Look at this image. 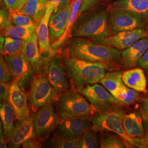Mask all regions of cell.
<instances>
[{"label":"cell","mask_w":148,"mask_h":148,"mask_svg":"<svg viewBox=\"0 0 148 148\" xmlns=\"http://www.w3.org/2000/svg\"><path fill=\"white\" fill-rule=\"evenodd\" d=\"M54 10V7H47L45 15L36 28L38 44L41 54H51L53 51L50 43L48 23Z\"/></svg>","instance_id":"cell-19"},{"label":"cell","mask_w":148,"mask_h":148,"mask_svg":"<svg viewBox=\"0 0 148 148\" xmlns=\"http://www.w3.org/2000/svg\"><path fill=\"white\" fill-rule=\"evenodd\" d=\"M56 110L60 119L92 117L97 113L90 103L75 88H70L59 96Z\"/></svg>","instance_id":"cell-3"},{"label":"cell","mask_w":148,"mask_h":148,"mask_svg":"<svg viewBox=\"0 0 148 148\" xmlns=\"http://www.w3.org/2000/svg\"><path fill=\"white\" fill-rule=\"evenodd\" d=\"M66 73L74 88L80 92L87 86L100 82L111 65L95 63L71 56L62 58Z\"/></svg>","instance_id":"cell-1"},{"label":"cell","mask_w":148,"mask_h":148,"mask_svg":"<svg viewBox=\"0 0 148 148\" xmlns=\"http://www.w3.org/2000/svg\"><path fill=\"white\" fill-rule=\"evenodd\" d=\"M82 0H73L71 1L72 2V8L70 13V16L69 18V21L68 23V25L63 35L59 40L58 42L57 43L56 48L58 47L61 44L65 41L68 38L71 37V30L73 27L76 21L77 20L79 16V9L81 5Z\"/></svg>","instance_id":"cell-28"},{"label":"cell","mask_w":148,"mask_h":148,"mask_svg":"<svg viewBox=\"0 0 148 148\" xmlns=\"http://www.w3.org/2000/svg\"><path fill=\"white\" fill-rule=\"evenodd\" d=\"M0 117L2 123L4 136L8 143L14 127L15 115L13 108L7 101L0 104Z\"/></svg>","instance_id":"cell-23"},{"label":"cell","mask_w":148,"mask_h":148,"mask_svg":"<svg viewBox=\"0 0 148 148\" xmlns=\"http://www.w3.org/2000/svg\"><path fill=\"white\" fill-rule=\"evenodd\" d=\"M148 48V36L144 37L131 46L124 49L121 53L122 63L126 69H132Z\"/></svg>","instance_id":"cell-18"},{"label":"cell","mask_w":148,"mask_h":148,"mask_svg":"<svg viewBox=\"0 0 148 148\" xmlns=\"http://www.w3.org/2000/svg\"><path fill=\"white\" fill-rule=\"evenodd\" d=\"M71 2L70 0H48L47 7H54L53 12H56L66 7Z\"/></svg>","instance_id":"cell-36"},{"label":"cell","mask_w":148,"mask_h":148,"mask_svg":"<svg viewBox=\"0 0 148 148\" xmlns=\"http://www.w3.org/2000/svg\"><path fill=\"white\" fill-rule=\"evenodd\" d=\"M10 84L5 83L0 81V104L7 101Z\"/></svg>","instance_id":"cell-39"},{"label":"cell","mask_w":148,"mask_h":148,"mask_svg":"<svg viewBox=\"0 0 148 148\" xmlns=\"http://www.w3.org/2000/svg\"><path fill=\"white\" fill-rule=\"evenodd\" d=\"M70 1H73V0H70Z\"/></svg>","instance_id":"cell-50"},{"label":"cell","mask_w":148,"mask_h":148,"mask_svg":"<svg viewBox=\"0 0 148 148\" xmlns=\"http://www.w3.org/2000/svg\"><path fill=\"white\" fill-rule=\"evenodd\" d=\"M125 115V112L121 108L115 106L106 111L99 112L91 117L93 122L92 128L98 132L110 131L115 133L127 143L133 145L134 138L127 135L122 125V120Z\"/></svg>","instance_id":"cell-5"},{"label":"cell","mask_w":148,"mask_h":148,"mask_svg":"<svg viewBox=\"0 0 148 148\" xmlns=\"http://www.w3.org/2000/svg\"><path fill=\"white\" fill-rule=\"evenodd\" d=\"M68 51L71 57L91 62L112 65L121 62V53L119 50L84 38L73 37L71 39Z\"/></svg>","instance_id":"cell-2"},{"label":"cell","mask_w":148,"mask_h":148,"mask_svg":"<svg viewBox=\"0 0 148 148\" xmlns=\"http://www.w3.org/2000/svg\"><path fill=\"white\" fill-rule=\"evenodd\" d=\"M122 80L130 88L139 92H147V79L144 70L141 68L131 69L123 72L122 74Z\"/></svg>","instance_id":"cell-21"},{"label":"cell","mask_w":148,"mask_h":148,"mask_svg":"<svg viewBox=\"0 0 148 148\" xmlns=\"http://www.w3.org/2000/svg\"><path fill=\"white\" fill-rule=\"evenodd\" d=\"M68 77L62 58L58 55L54 56L48 65L47 79L59 95L69 89Z\"/></svg>","instance_id":"cell-13"},{"label":"cell","mask_w":148,"mask_h":148,"mask_svg":"<svg viewBox=\"0 0 148 148\" xmlns=\"http://www.w3.org/2000/svg\"><path fill=\"white\" fill-rule=\"evenodd\" d=\"M99 1V0H82L79 13V16L86 12L90 10Z\"/></svg>","instance_id":"cell-37"},{"label":"cell","mask_w":148,"mask_h":148,"mask_svg":"<svg viewBox=\"0 0 148 148\" xmlns=\"http://www.w3.org/2000/svg\"><path fill=\"white\" fill-rule=\"evenodd\" d=\"M7 101L13 108L17 121H21L30 116V109L27 97L20 88L16 80H14L10 84Z\"/></svg>","instance_id":"cell-12"},{"label":"cell","mask_w":148,"mask_h":148,"mask_svg":"<svg viewBox=\"0 0 148 148\" xmlns=\"http://www.w3.org/2000/svg\"><path fill=\"white\" fill-rule=\"evenodd\" d=\"M2 7V5H1V3H0V8Z\"/></svg>","instance_id":"cell-47"},{"label":"cell","mask_w":148,"mask_h":148,"mask_svg":"<svg viewBox=\"0 0 148 148\" xmlns=\"http://www.w3.org/2000/svg\"><path fill=\"white\" fill-rule=\"evenodd\" d=\"M111 7L132 11L145 21H148V0H117L112 3Z\"/></svg>","instance_id":"cell-22"},{"label":"cell","mask_w":148,"mask_h":148,"mask_svg":"<svg viewBox=\"0 0 148 148\" xmlns=\"http://www.w3.org/2000/svg\"><path fill=\"white\" fill-rule=\"evenodd\" d=\"M142 99L140 102V114L143 119L144 126L146 131L148 133V92Z\"/></svg>","instance_id":"cell-35"},{"label":"cell","mask_w":148,"mask_h":148,"mask_svg":"<svg viewBox=\"0 0 148 148\" xmlns=\"http://www.w3.org/2000/svg\"><path fill=\"white\" fill-rule=\"evenodd\" d=\"M98 131L93 128L86 131L79 138V148H99L100 138Z\"/></svg>","instance_id":"cell-31"},{"label":"cell","mask_w":148,"mask_h":148,"mask_svg":"<svg viewBox=\"0 0 148 148\" xmlns=\"http://www.w3.org/2000/svg\"><path fill=\"white\" fill-rule=\"evenodd\" d=\"M122 125L127 135L132 138L144 137L148 133L145 130L142 117L138 111L125 114Z\"/></svg>","instance_id":"cell-20"},{"label":"cell","mask_w":148,"mask_h":148,"mask_svg":"<svg viewBox=\"0 0 148 148\" xmlns=\"http://www.w3.org/2000/svg\"><path fill=\"white\" fill-rule=\"evenodd\" d=\"M21 147L23 148H41V147L37 138L33 137L27 139L24 143H23Z\"/></svg>","instance_id":"cell-40"},{"label":"cell","mask_w":148,"mask_h":148,"mask_svg":"<svg viewBox=\"0 0 148 148\" xmlns=\"http://www.w3.org/2000/svg\"><path fill=\"white\" fill-rule=\"evenodd\" d=\"M145 21L132 11L114 8L109 16V28L112 35L119 32L142 28Z\"/></svg>","instance_id":"cell-9"},{"label":"cell","mask_w":148,"mask_h":148,"mask_svg":"<svg viewBox=\"0 0 148 148\" xmlns=\"http://www.w3.org/2000/svg\"><path fill=\"white\" fill-rule=\"evenodd\" d=\"M27 93L29 106L34 112L43 106L52 104L59 96L49 82L47 77L43 75L35 77Z\"/></svg>","instance_id":"cell-6"},{"label":"cell","mask_w":148,"mask_h":148,"mask_svg":"<svg viewBox=\"0 0 148 148\" xmlns=\"http://www.w3.org/2000/svg\"><path fill=\"white\" fill-rule=\"evenodd\" d=\"M79 138H64L54 134V137L47 144V146L50 148H79Z\"/></svg>","instance_id":"cell-33"},{"label":"cell","mask_w":148,"mask_h":148,"mask_svg":"<svg viewBox=\"0 0 148 148\" xmlns=\"http://www.w3.org/2000/svg\"><path fill=\"white\" fill-rule=\"evenodd\" d=\"M37 27H23L13 25L8 19L5 27L0 32L5 36H13L24 40L31 37L36 32Z\"/></svg>","instance_id":"cell-26"},{"label":"cell","mask_w":148,"mask_h":148,"mask_svg":"<svg viewBox=\"0 0 148 148\" xmlns=\"http://www.w3.org/2000/svg\"><path fill=\"white\" fill-rule=\"evenodd\" d=\"M48 0H28L21 12L30 16L38 25L46 10Z\"/></svg>","instance_id":"cell-24"},{"label":"cell","mask_w":148,"mask_h":148,"mask_svg":"<svg viewBox=\"0 0 148 148\" xmlns=\"http://www.w3.org/2000/svg\"><path fill=\"white\" fill-rule=\"evenodd\" d=\"M93 128L91 117H74L60 119L54 134L60 137L79 138L84 133Z\"/></svg>","instance_id":"cell-10"},{"label":"cell","mask_w":148,"mask_h":148,"mask_svg":"<svg viewBox=\"0 0 148 148\" xmlns=\"http://www.w3.org/2000/svg\"><path fill=\"white\" fill-rule=\"evenodd\" d=\"M115 98L118 104L130 106L137 101L139 93L137 90L130 88L124 84Z\"/></svg>","instance_id":"cell-30"},{"label":"cell","mask_w":148,"mask_h":148,"mask_svg":"<svg viewBox=\"0 0 148 148\" xmlns=\"http://www.w3.org/2000/svg\"><path fill=\"white\" fill-rule=\"evenodd\" d=\"M7 142L5 140L4 134L0 135V148H7Z\"/></svg>","instance_id":"cell-44"},{"label":"cell","mask_w":148,"mask_h":148,"mask_svg":"<svg viewBox=\"0 0 148 148\" xmlns=\"http://www.w3.org/2000/svg\"><path fill=\"white\" fill-rule=\"evenodd\" d=\"M122 73L119 70H114L106 73L100 82L115 98L124 85L122 80Z\"/></svg>","instance_id":"cell-25"},{"label":"cell","mask_w":148,"mask_h":148,"mask_svg":"<svg viewBox=\"0 0 148 148\" xmlns=\"http://www.w3.org/2000/svg\"><path fill=\"white\" fill-rule=\"evenodd\" d=\"M3 134V126H2V123L1 119L0 117V135Z\"/></svg>","instance_id":"cell-46"},{"label":"cell","mask_w":148,"mask_h":148,"mask_svg":"<svg viewBox=\"0 0 148 148\" xmlns=\"http://www.w3.org/2000/svg\"><path fill=\"white\" fill-rule=\"evenodd\" d=\"M5 37L0 32V54H3L4 50V43H5Z\"/></svg>","instance_id":"cell-43"},{"label":"cell","mask_w":148,"mask_h":148,"mask_svg":"<svg viewBox=\"0 0 148 148\" xmlns=\"http://www.w3.org/2000/svg\"><path fill=\"white\" fill-rule=\"evenodd\" d=\"M147 32H148V29H147Z\"/></svg>","instance_id":"cell-49"},{"label":"cell","mask_w":148,"mask_h":148,"mask_svg":"<svg viewBox=\"0 0 148 148\" xmlns=\"http://www.w3.org/2000/svg\"><path fill=\"white\" fill-rule=\"evenodd\" d=\"M98 112L106 111L117 104L115 97L101 85H88L80 92Z\"/></svg>","instance_id":"cell-11"},{"label":"cell","mask_w":148,"mask_h":148,"mask_svg":"<svg viewBox=\"0 0 148 148\" xmlns=\"http://www.w3.org/2000/svg\"><path fill=\"white\" fill-rule=\"evenodd\" d=\"M3 55H14L23 53V40L16 37L5 36Z\"/></svg>","instance_id":"cell-32"},{"label":"cell","mask_w":148,"mask_h":148,"mask_svg":"<svg viewBox=\"0 0 148 148\" xmlns=\"http://www.w3.org/2000/svg\"><path fill=\"white\" fill-rule=\"evenodd\" d=\"M14 80L4 57L0 54V81L5 83H11Z\"/></svg>","instance_id":"cell-34"},{"label":"cell","mask_w":148,"mask_h":148,"mask_svg":"<svg viewBox=\"0 0 148 148\" xmlns=\"http://www.w3.org/2000/svg\"><path fill=\"white\" fill-rule=\"evenodd\" d=\"M138 66L148 72V48L138 62Z\"/></svg>","instance_id":"cell-41"},{"label":"cell","mask_w":148,"mask_h":148,"mask_svg":"<svg viewBox=\"0 0 148 148\" xmlns=\"http://www.w3.org/2000/svg\"><path fill=\"white\" fill-rule=\"evenodd\" d=\"M4 58L14 80L18 81L21 90L27 93L35 77L30 64L23 53L5 55Z\"/></svg>","instance_id":"cell-8"},{"label":"cell","mask_w":148,"mask_h":148,"mask_svg":"<svg viewBox=\"0 0 148 148\" xmlns=\"http://www.w3.org/2000/svg\"><path fill=\"white\" fill-rule=\"evenodd\" d=\"M9 19V11L8 8L1 7L0 8V32L5 27Z\"/></svg>","instance_id":"cell-38"},{"label":"cell","mask_w":148,"mask_h":148,"mask_svg":"<svg viewBox=\"0 0 148 148\" xmlns=\"http://www.w3.org/2000/svg\"><path fill=\"white\" fill-rule=\"evenodd\" d=\"M8 9L9 11V20L13 25L23 27H37L36 23L30 16L24 14L21 11Z\"/></svg>","instance_id":"cell-29"},{"label":"cell","mask_w":148,"mask_h":148,"mask_svg":"<svg viewBox=\"0 0 148 148\" xmlns=\"http://www.w3.org/2000/svg\"><path fill=\"white\" fill-rule=\"evenodd\" d=\"M36 137L39 141L46 140L58 126L60 119L52 104L43 106L32 115Z\"/></svg>","instance_id":"cell-7"},{"label":"cell","mask_w":148,"mask_h":148,"mask_svg":"<svg viewBox=\"0 0 148 148\" xmlns=\"http://www.w3.org/2000/svg\"><path fill=\"white\" fill-rule=\"evenodd\" d=\"M14 125L11 138L8 142L10 147L19 148L22 144L31 138L36 137L35 132L32 115Z\"/></svg>","instance_id":"cell-17"},{"label":"cell","mask_w":148,"mask_h":148,"mask_svg":"<svg viewBox=\"0 0 148 148\" xmlns=\"http://www.w3.org/2000/svg\"><path fill=\"white\" fill-rule=\"evenodd\" d=\"M1 1H2V0H0V3H1Z\"/></svg>","instance_id":"cell-48"},{"label":"cell","mask_w":148,"mask_h":148,"mask_svg":"<svg viewBox=\"0 0 148 148\" xmlns=\"http://www.w3.org/2000/svg\"><path fill=\"white\" fill-rule=\"evenodd\" d=\"M100 139L101 148H134V147L126 142L117 134L110 131H103Z\"/></svg>","instance_id":"cell-27"},{"label":"cell","mask_w":148,"mask_h":148,"mask_svg":"<svg viewBox=\"0 0 148 148\" xmlns=\"http://www.w3.org/2000/svg\"><path fill=\"white\" fill-rule=\"evenodd\" d=\"M71 8L72 2H71L63 8L53 12L50 17L48 27L50 43L52 50L56 48L57 43L66 29Z\"/></svg>","instance_id":"cell-14"},{"label":"cell","mask_w":148,"mask_h":148,"mask_svg":"<svg viewBox=\"0 0 148 148\" xmlns=\"http://www.w3.org/2000/svg\"><path fill=\"white\" fill-rule=\"evenodd\" d=\"M23 54L30 64L35 74L42 75L44 63L38 47L36 32L31 37L23 40Z\"/></svg>","instance_id":"cell-16"},{"label":"cell","mask_w":148,"mask_h":148,"mask_svg":"<svg viewBox=\"0 0 148 148\" xmlns=\"http://www.w3.org/2000/svg\"><path fill=\"white\" fill-rule=\"evenodd\" d=\"M3 1L8 8L16 10L19 0H3Z\"/></svg>","instance_id":"cell-42"},{"label":"cell","mask_w":148,"mask_h":148,"mask_svg":"<svg viewBox=\"0 0 148 148\" xmlns=\"http://www.w3.org/2000/svg\"><path fill=\"white\" fill-rule=\"evenodd\" d=\"M148 36V32L143 28L121 32L106 38L101 44L105 45L118 50L130 47L138 40Z\"/></svg>","instance_id":"cell-15"},{"label":"cell","mask_w":148,"mask_h":148,"mask_svg":"<svg viewBox=\"0 0 148 148\" xmlns=\"http://www.w3.org/2000/svg\"><path fill=\"white\" fill-rule=\"evenodd\" d=\"M28 0H19V2L16 10L19 11H21L22 9V8L23 7V6L25 5V4L26 3V2Z\"/></svg>","instance_id":"cell-45"},{"label":"cell","mask_w":148,"mask_h":148,"mask_svg":"<svg viewBox=\"0 0 148 148\" xmlns=\"http://www.w3.org/2000/svg\"><path fill=\"white\" fill-rule=\"evenodd\" d=\"M109 13L106 11L76 21L71 30V37L89 39L101 43L109 36Z\"/></svg>","instance_id":"cell-4"}]
</instances>
